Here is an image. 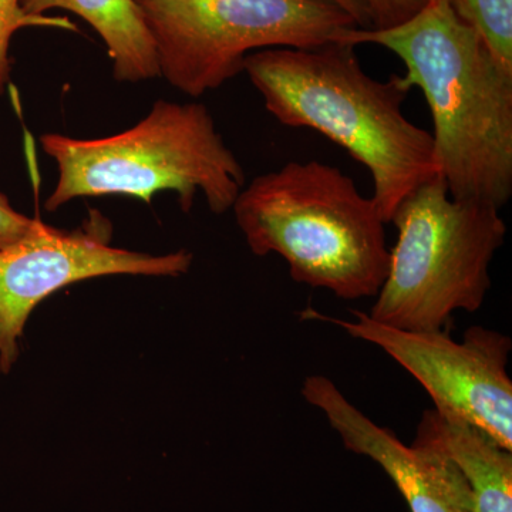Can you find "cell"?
<instances>
[{
    "label": "cell",
    "mask_w": 512,
    "mask_h": 512,
    "mask_svg": "<svg viewBox=\"0 0 512 512\" xmlns=\"http://www.w3.org/2000/svg\"><path fill=\"white\" fill-rule=\"evenodd\" d=\"M43 151L57 165V183L46 210L83 197L127 195L150 204L163 191L177 192L190 212L201 192L208 208L222 215L245 187L237 156L201 103L157 100L136 126L101 138L46 133Z\"/></svg>",
    "instance_id": "cell-4"
},
{
    "label": "cell",
    "mask_w": 512,
    "mask_h": 512,
    "mask_svg": "<svg viewBox=\"0 0 512 512\" xmlns=\"http://www.w3.org/2000/svg\"><path fill=\"white\" fill-rule=\"evenodd\" d=\"M458 16L477 30L497 62L512 73V0H450Z\"/></svg>",
    "instance_id": "cell-12"
},
{
    "label": "cell",
    "mask_w": 512,
    "mask_h": 512,
    "mask_svg": "<svg viewBox=\"0 0 512 512\" xmlns=\"http://www.w3.org/2000/svg\"><path fill=\"white\" fill-rule=\"evenodd\" d=\"M453 461L476 500L477 512H512V451L456 417L426 410L416 439Z\"/></svg>",
    "instance_id": "cell-10"
},
{
    "label": "cell",
    "mask_w": 512,
    "mask_h": 512,
    "mask_svg": "<svg viewBox=\"0 0 512 512\" xmlns=\"http://www.w3.org/2000/svg\"><path fill=\"white\" fill-rule=\"evenodd\" d=\"M30 15L70 10L103 39L117 82L140 83L160 76L156 46L134 0H20Z\"/></svg>",
    "instance_id": "cell-11"
},
{
    "label": "cell",
    "mask_w": 512,
    "mask_h": 512,
    "mask_svg": "<svg viewBox=\"0 0 512 512\" xmlns=\"http://www.w3.org/2000/svg\"><path fill=\"white\" fill-rule=\"evenodd\" d=\"M50 28L77 32V26L67 18L47 15H30L20 5V0H0V94L5 93L12 73L9 49L13 36L20 29Z\"/></svg>",
    "instance_id": "cell-13"
},
{
    "label": "cell",
    "mask_w": 512,
    "mask_h": 512,
    "mask_svg": "<svg viewBox=\"0 0 512 512\" xmlns=\"http://www.w3.org/2000/svg\"><path fill=\"white\" fill-rule=\"evenodd\" d=\"M244 72L282 126L318 131L365 165L386 224L414 188L439 174L431 133L403 113L412 89L399 74L386 82L369 76L355 46L258 50Z\"/></svg>",
    "instance_id": "cell-2"
},
{
    "label": "cell",
    "mask_w": 512,
    "mask_h": 512,
    "mask_svg": "<svg viewBox=\"0 0 512 512\" xmlns=\"http://www.w3.org/2000/svg\"><path fill=\"white\" fill-rule=\"evenodd\" d=\"M372 19L370 29H389L402 25L420 12L427 0H362Z\"/></svg>",
    "instance_id": "cell-14"
},
{
    "label": "cell",
    "mask_w": 512,
    "mask_h": 512,
    "mask_svg": "<svg viewBox=\"0 0 512 512\" xmlns=\"http://www.w3.org/2000/svg\"><path fill=\"white\" fill-rule=\"evenodd\" d=\"M111 227L99 212L67 231L35 218L22 239L0 249V375L19 357L30 313L59 289L109 275L180 276L190 271L191 252L151 255L111 247Z\"/></svg>",
    "instance_id": "cell-8"
},
{
    "label": "cell",
    "mask_w": 512,
    "mask_h": 512,
    "mask_svg": "<svg viewBox=\"0 0 512 512\" xmlns=\"http://www.w3.org/2000/svg\"><path fill=\"white\" fill-rule=\"evenodd\" d=\"M333 3L345 10L348 15L356 20L360 29L372 28V19H370L369 10L362 0H332Z\"/></svg>",
    "instance_id": "cell-16"
},
{
    "label": "cell",
    "mask_w": 512,
    "mask_h": 512,
    "mask_svg": "<svg viewBox=\"0 0 512 512\" xmlns=\"http://www.w3.org/2000/svg\"><path fill=\"white\" fill-rule=\"evenodd\" d=\"M333 42L377 45L406 66L433 117L434 154L457 200L501 210L512 195V73L450 0H427L412 19L389 29L343 30Z\"/></svg>",
    "instance_id": "cell-1"
},
{
    "label": "cell",
    "mask_w": 512,
    "mask_h": 512,
    "mask_svg": "<svg viewBox=\"0 0 512 512\" xmlns=\"http://www.w3.org/2000/svg\"><path fill=\"white\" fill-rule=\"evenodd\" d=\"M35 224V218L26 217L10 204L9 198L0 192V249L15 244L25 237Z\"/></svg>",
    "instance_id": "cell-15"
},
{
    "label": "cell",
    "mask_w": 512,
    "mask_h": 512,
    "mask_svg": "<svg viewBox=\"0 0 512 512\" xmlns=\"http://www.w3.org/2000/svg\"><path fill=\"white\" fill-rule=\"evenodd\" d=\"M350 315L352 319L333 318L311 306L301 312L303 320L338 326L382 349L423 386L437 412L466 421L512 451L510 336L473 326L457 342L448 329L412 332L376 322L356 309Z\"/></svg>",
    "instance_id": "cell-7"
},
{
    "label": "cell",
    "mask_w": 512,
    "mask_h": 512,
    "mask_svg": "<svg viewBox=\"0 0 512 512\" xmlns=\"http://www.w3.org/2000/svg\"><path fill=\"white\" fill-rule=\"evenodd\" d=\"M302 396L320 410L346 450L375 461L396 485L410 512H477L476 500L450 458L430 444L407 446L346 399L326 376H308Z\"/></svg>",
    "instance_id": "cell-9"
},
{
    "label": "cell",
    "mask_w": 512,
    "mask_h": 512,
    "mask_svg": "<svg viewBox=\"0 0 512 512\" xmlns=\"http://www.w3.org/2000/svg\"><path fill=\"white\" fill-rule=\"evenodd\" d=\"M156 46L158 70L187 96L244 72L258 50L328 45L359 28L332 0H134Z\"/></svg>",
    "instance_id": "cell-6"
},
{
    "label": "cell",
    "mask_w": 512,
    "mask_h": 512,
    "mask_svg": "<svg viewBox=\"0 0 512 512\" xmlns=\"http://www.w3.org/2000/svg\"><path fill=\"white\" fill-rule=\"evenodd\" d=\"M232 210L252 254L282 256L298 284L345 301L375 298L382 288L386 222L339 168L289 161L242 188Z\"/></svg>",
    "instance_id": "cell-3"
},
{
    "label": "cell",
    "mask_w": 512,
    "mask_h": 512,
    "mask_svg": "<svg viewBox=\"0 0 512 512\" xmlns=\"http://www.w3.org/2000/svg\"><path fill=\"white\" fill-rule=\"evenodd\" d=\"M500 211L451 197L440 174L414 188L390 221L397 241L367 315L393 328L431 332L450 328L457 311L477 312L507 235Z\"/></svg>",
    "instance_id": "cell-5"
}]
</instances>
